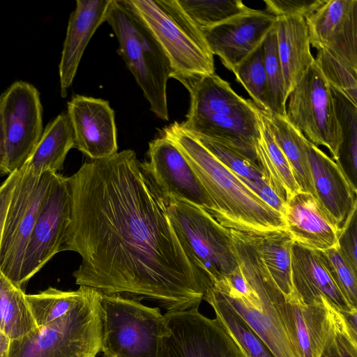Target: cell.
<instances>
[{
    "mask_svg": "<svg viewBox=\"0 0 357 357\" xmlns=\"http://www.w3.org/2000/svg\"><path fill=\"white\" fill-rule=\"evenodd\" d=\"M72 210L63 251L82 259L76 284L151 299L167 312L199 307L212 283L183 250L169 202L131 149L68 177Z\"/></svg>",
    "mask_w": 357,
    "mask_h": 357,
    "instance_id": "obj_1",
    "label": "cell"
},
{
    "mask_svg": "<svg viewBox=\"0 0 357 357\" xmlns=\"http://www.w3.org/2000/svg\"><path fill=\"white\" fill-rule=\"evenodd\" d=\"M101 350L107 357H162L169 328L159 307L100 292Z\"/></svg>",
    "mask_w": 357,
    "mask_h": 357,
    "instance_id": "obj_8",
    "label": "cell"
},
{
    "mask_svg": "<svg viewBox=\"0 0 357 357\" xmlns=\"http://www.w3.org/2000/svg\"><path fill=\"white\" fill-rule=\"evenodd\" d=\"M102 357H107V356H102Z\"/></svg>",
    "mask_w": 357,
    "mask_h": 357,
    "instance_id": "obj_44",
    "label": "cell"
},
{
    "mask_svg": "<svg viewBox=\"0 0 357 357\" xmlns=\"http://www.w3.org/2000/svg\"><path fill=\"white\" fill-rule=\"evenodd\" d=\"M17 174L18 170L12 172L0 185V245L6 214Z\"/></svg>",
    "mask_w": 357,
    "mask_h": 357,
    "instance_id": "obj_42",
    "label": "cell"
},
{
    "mask_svg": "<svg viewBox=\"0 0 357 357\" xmlns=\"http://www.w3.org/2000/svg\"><path fill=\"white\" fill-rule=\"evenodd\" d=\"M188 91L190 107L180 123L190 134L215 141L257 164L261 109L238 95L215 73L178 77Z\"/></svg>",
    "mask_w": 357,
    "mask_h": 357,
    "instance_id": "obj_3",
    "label": "cell"
},
{
    "mask_svg": "<svg viewBox=\"0 0 357 357\" xmlns=\"http://www.w3.org/2000/svg\"><path fill=\"white\" fill-rule=\"evenodd\" d=\"M89 287L79 286L75 291H62L53 287L35 294H26V300L37 327L63 316L87 294Z\"/></svg>",
    "mask_w": 357,
    "mask_h": 357,
    "instance_id": "obj_32",
    "label": "cell"
},
{
    "mask_svg": "<svg viewBox=\"0 0 357 357\" xmlns=\"http://www.w3.org/2000/svg\"><path fill=\"white\" fill-rule=\"evenodd\" d=\"M178 1L183 10L201 31L218 25L248 8L241 0H178Z\"/></svg>",
    "mask_w": 357,
    "mask_h": 357,
    "instance_id": "obj_35",
    "label": "cell"
},
{
    "mask_svg": "<svg viewBox=\"0 0 357 357\" xmlns=\"http://www.w3.org/2000/svg\"><path fill=\"white\" fill-rule=\"evenodd\" d=\"M260 139L256 147L257 165L274 192L283 201L301 191L289 163L276 144L261 109Z\"/></svg>",
    "mask_w": 357,
    "mask_h": 357,
    "instance_id": "obj_26",
    "label": "cell"
},
{
    "mask_svg": "<svg viewBox=\"0 0 357 357\" xmlns=\"http://www.w3.org/2000/svg\"><path fill=\"white\" fill-rule=\"evenodd\" d=\"M289 122L314 145L326 147L337 161L342 142L331 89L314 62L290 92Z\"/></svg>",
    "mask_w": 357,
    "mask_h": 357,
    "instance_id": "obj_11",
    "label": "cell"
},
{
    "mask_svg": "<svg viewBox=\"0 0 357 357\" xmlns=\"http://www.w3.org/2000/svg\"><path fill=\"white\" fill-rule=\"evenodd\" d=\"M67 114L75 147L91 160L109 158L117 153L114 112L107 100L75 95L68 102Z\"/></svg>",
    "mask_w": 357,
    "mask_h": 357,
    "instance_id": "obj_18",
    "label": "cell"
},
{
    "mask_svg": "<svg viewBox=\"0 0 357 357\" xmlns=\"http://www.w3.org/2000/svg\"><path fill=\"white\" fill-rule=\"evenodd\" d=\"M275 22L276 17L266 10L248 8L202 31L211 53L218 56L225 68L234 73L262 44Z\"/></svg>",
    "mask_w": 357,
    "mask_h": 357,
    "instance_id": "obj_17",
    "label": "cell"
},
{
    "mask_svg": "<svg viewBox=\"0 0 357 357\" xmlns=\"http://www.w3.org/2000/svg\"><path fill=\"white\" fill-rule=\"evenodd\" d=\"M198 309L165 314L169 333L162 357H245L221 322Z\"/></svg>",
    "mask_w": 357,
    "mask_h": 357,
    "instance_id": "obj_14",
    "label": "cell"
},
{
    "mask_svg": "<svg viewBox=\"0 0 357 357\" xmlns=\"http://www.w3.org/2000/svg\"><path fill=\"white\" fill-rule=\"evenodd\" d=\"M284 218L294 242L315 250L337 245L340 229L311 194L301 190L287 199Z\"/></svg>",
    "mask_w": 357,
    "mask_h": 357,
    "instance_id": "obj_21",
    "label": "cell"
},
{
    "mask_svg": "<svg viewBox=\"0 0 357 357\" xmlns=\"http://www.w3.org/2000/svg\"><path fill=\"white\" fill-rule=\"evenodd\" d=\"M326 0H264L265 10L275 17L300 16L305 19Z\"/></svg>",
    "mask_w": 357,
    "mask_h": 357,
    "instance_id": "obj_40",
    "label": "cell"
},
{
    "mask_svg": "<svg viewBox=\"0 0 357 357\" xmlns=\"http://www.w3.org/2000/svg\"><path fill=\"white\" fill-rule=\"evenodd\" d=\"M75 147L73 127L67 113H61L50 121L25 163L34 173H57L63 165L68 151Z\"/></svg>",
    "mask_w": 357,
    "mask_h": 357,
    "instance_id": "obj_27",
    "label": "cell"
},
{
    "mask_svg": "<svg viewBox=\"0 0 357 357\" xmlns=\"http://www.w3.org/2000/svg\"><path fill=\"white\" fill-rule=\"evenodd\" d=\"M314 62L330 87L357 105V70L340 63L323 50H317Z\"/></svg>",
    "mask_w": 357,
    "mask_h": 357,
    "instance_id": "obj_37",
    "label": "cell"
},
{
    "mask_svg": "<svg viewBox=\"0 0 357 357\" xmlns=\"http://www.w3.org/2000/svg\"><path fill=\"white\" fill-rule=\"evenodd\" d=\"M167 215L186 256L212 284L238 268L229 229L204 208L171 199Z\"/></svg>",
    "mask_w": 357,
    "mask_h": 357,
    "instance_id": "obj_9",
    "label": "cell"
},
{
    "mask_svg": "<svg viewBox=\"0 0 357 357\" xmlns=\"http://www.w3.org/2000/svg\"><path fill=\"white\" fill-rule=\"evenodd\" d=\"M262 113L272 136L289 163L301 190L311 194L317 199L307 154V138L289 122L286 116L263 110Z\"/></svg>",
    "mask_w": 357,
    "mask_h": 357,
    "instance_id": "obj_25",
    "label": "cell"
},
{
    "mask_svg": "<svg viewBox=\"0 0 357 357\" xmlns=\"http://www.w3.org/2000/svg\"><path fill=\"white\" fill-rule=\"evenodd\" d=\"M291 257L294 289L303 303L313 304L324 298L344 314L357 311L348 303L333 280L318 250L294 241Z\"/></svg>",
    "mask_w": 357,
    "mask_h": 357,
    "instance_id": "obj_22",
    "label": "cell"
},
{
    "mask_svg": "<svg viewBox=\"0 0 357 357\" xmlns=\"http://www.w3.org/2000/svg\"><path fill=\"white\" fill-rule=\"evenodd\" d=\"M204 300L213 307L215 317L245 357H275L259 336L212 287L206 292Z\"/></svg>",
    "mask_w": 357,
    "mask_h": 357,
    "instance_id": "obj_29",
    "label": "cell"
},
{
    "mask_svg": "<svg viewBox=\"0 0 357 357\" xmlns=\"http://www.w3.org/2000/svg\"><path fill=\"white\" fill-rule=\"evenodd\" d=\"M278 53L287 97L314 62L305 19L300 16L276 18Z\"/></svg>",
    "mask_w": 357,
    "mask_h": 357,
    "instance_id": "obj_24",
    "label": "cell"
},
{
    "mask_svg": "<svg viewBox=\"0 0 357 357\" xmlns=\"http://www.w3.org/2000/svg\"><path fill=\"white\" fill-rule=\"evenodd\" d=\"M6 135L3 174L20 169L29 159L43 133L40 93L24 81L13 83L1 96Z\"/></svg>",
    "mask_w": 357,
    "mask_h": 357,
    "instance_id": "obj_12",
    "label": "cell"
},
{
    "mask_svg": "<svg viewBox=\"0 0 357 357\" xmlns=\"http://www.w3.org/2000/svg\"><path fill=\"white\" fill-rule=\"evenodd\" d=\"M234 250L250 291L241 294L225 279L211 287L259 336L275 357H301L284 320L285 296L271 275L254 241L248 237L238 238L234 243Z\"/></svg>",
    "mask_w": 357,
    "mask_h": 357,
    "instance_id": "obj_4",
    "label": "cell"
},
{
    "mask_svg": "<svg viewBox=\"0 0 357 357\" xmlns=\"http://www.w3.org/2000/svg\"><path fill=\"white\" fill-rule=\"evenodd\" d=\"M357 225L356 213H355L347 224L340 229L337 248L351 268L357 272Z\"/></svg>",
    "mask_w": 357,
    "mask_h": 357,
    "instance_id": "obj_41",
    "label": "cell"
},
{
    "mask_svg": "<svg viewBox=\"0 0 357 357\" xmlns=\"http://www.w3.org/2000/svg\"><path fill=\"white\" fill-rule=\"evenodd\" d=\"M149 161L142 163L169 202L176 199L202 207L211 214L212 204L189 162L178 147L162 136L149 144Z\"/></svg>",
    "mask_w": 357,
    "mask_h": 357,
    "instance_id": "obj_15",
    "label": "cell"
},
{
    "mask_svg": "<svg viewBox=\"0 0 357 357\" xmlns=\"http://www.w3.org/2000/svg\"><path fill=\"white\" fill-rule=\"evenodd\" d=\"M54 174H36L26 164L18 169L3 224L0 270L21 289V269L26 248Z\"/></svg>",
    "mask_w": 357,
    "mask_h": 357,
    "instance_id": "obj_10",
    "label": "cell"
},
{
    "mask_svg": "<svg viewBox=\"0 0 357 357\" xmlns=\"http://www.w3.org/2000/svg\"><path fill=\"white\" fill-rule=\"evenodd\" d=\"M112 0H77L71 13L63 42L59 75L61 96L65 98L72 85L83 53L91 37L106 22Z\"/></svg>",
    "mask_w": 357,
    "mask_h": 357,
    "instance_id": "obj_20",
    "label": "cell"
},
{
    "mask_svg": "<svg viewBox=\"0 0 357 357\" xmlns=\"http://www.w3.org/2000/svg\"><path fill=\"white\" fill-rule=\"evenodd\" d=\"M305 22L310 45L357 70L356 0H326Z\"/></svg>",
    "mask_w": 357,
    "mask_h": 357,
    "instance_id": "obj_16",
    "label": "cell"
},
{
    "mask_svg": "<svg viewBox=\"0 0 357 357\" xmlns=\"http://www.w3.org/2000/svg\"><path fill=\"white\" fill-rule=\"evenodd\" d=\"M186 158L212 204L211 215L228 229L264 233L286 229L283 215L264 202L194 136L174 122L162 131Z\"/></svg>",
    "mask_w": 357,
    "mask_h": 357,
    "instance_id": "obj_2",
    "label": "cell"
},
{
    "mask_svg": "<svg viewBox=\"0 0 357 357\" xmlns=\"http://www.w3.org/2000/svg\"><path fill=\"white\" fill-rule=\"evenodd\" d=\"M261 45L237 66L233 73L256 106L267 112V81Z\"/></svg>",
    "mask_w": 357,
    "mask_h": 357,
    "instance_id": "obj_36",
    "label": "cell"
},
{
    "mask_svg": "<svg viewBox=\"0 0 357 357\" xmlns=\"http://www.w3.org/2000/svg\"><path fill=\"white\" fill-rule=\"evenodd\" d=\"M319 357H357V331L338 309Z\"/></svg>",
    "mask_w": 357,
    "mask_h": 357,
    "instance_id": "obj_39",
    "label": "cell"
},
{
    "mask_svg": "<svg viewBox=\"0 0 357 357\" xmlns=\"http://www.w3.org/2000/svg\"><path fill=\"white\" fill-rule=\"evenodd\" d=\"M318 252L324 266L348 303L357 309V272L342 257L336 245L326 250H318Z\"/></svg>",
    "mask_w": 357,
    "mask_h": 357,
    "instance_id": "obj_38",
    "label": "cell"
},
{
    "mask_svg": "<svg viewBox=\"0 0 357 357\" xmlns=\"http://www.w3.org/2000/svg\"><path fill=\"white\" fill-rule=\"evenodd\" d=\"M194 137L258 196L266 188L270 187L256 163L215 141Z\"/></svg>",
    "mask_w": 357,
    "mask_h": 357,
    "instance_id": "obj_34",
    "label": "cell"
},
{
    "mask_svg": "<svg viewBox=\"0 0 357 357\" xmlns=\"http://www.w3.org/2000/svg\"><path fill=\"white\" fill-rule=\"evenodd\" d=\"M307 147L317 202L340 231L356 213V187L318 146L307 140Z\"/></svg>",
    "mask_w": 357,
    "mask_h": 357,
    "instance_id": "obj_19",
    "label": "cell"
},
{
    "mask_svg": "<svg viewBox=\"0 0 357 357\" xmlns=\"http://www.w3.org/2000/svg\"><path fill=\"white\" fill-rule=\"evenodd\" d=\"M36 328L23 289L0 271V333L13 340Z\"/></svg>",
    "mask_w": 357,
    "mask_h": 357,
    "instance_id": "obj_30",
    "label": "cell"
},
{
    "mask_svg": "<svg viewBox=\"0 0 357 357\" xmlns=\"http://www.w3.org/2000/svg\"><path fill=\"white\" fill-rule=\"evenodd\" d=\"M286 301L290 335L301 357H319L337 308L324 298L306 305L296 294Z\"/></svg>",
    "mask_w": 357,
    "mask_h": 357,
    "instance_id": "obj_23",
    "label": "cell"
},
{
    "mask_svg": "<svg viewBox=\"0 0 357 357\" xmlns=\"http://www.w3.org/2000/svg\"><path fill=\"white\" fill-rule=\"evenodd\" d=\"M6 158V135L0 101V174H3Z\"/></svg>",
    "mask_w": 357,
    "mask_h": 357,
    "instance_id": "obj_43",
    "label": "cell"
},
{
    "mask_svg": "<svg viewBox=\"0 0 357 357\" xmlns=\"http://www.w3.org/2000/svg\"><path fill=\"white\" fill-rule=\"evenodd\" d=\"M331 91L342 138L338 159L335 162L350 182L356 187L357 105L340 92L332 89Z\"/></svg>",
    "mask_w": 357,
    "mask_h": 357,
    "instance_id": "obj_31",
    "label": "cell"
},
{
    "mask_svg": "<svg viewBox=\"0 0 357 357\" xmlns=\"http://www.w3.org/2000/svg\"><path fill=\"white\" fill-rule=\"evenodd\" d=\"M100 292L86 296L63 316L10 340L1 357H96L101 350Z\"/></svg>",
    "mask_w": 357,
    "mask_h": 357,
    "instance_id": "obj_7",
    "label": "cell"
},
{
    "mask_svg": "<svg viewBox=\"0 0 357 357\" xmlns=\"http://www.w3.org/2000/svg\"><path fill=\"white\" fill-rule=\"evenodd\" d=\"M167 56L172 78L212 75L214 58L201 29L178 0H123Z\"/></svg>",
    "mask_w": 357,
    "mask_h": 357,
    "instance_id": "obj_5",
    "label": "cell"
},
{
    "mask_svg": "<svg viewBox=\"0 0 357 357\" xmlns=\"http://www.w3.org/2000/svg\"><path fill=\"white\" fill-rule=\"evenodd\" d=\"M252 235L259 255L285 298L294 296L291 257L294 241L290 234L286 229H278L252 232Z\"/></svg>",
    "mask_w": 357,
    "mask_h": 357,
    "instance_id": "obj_28",
    "label": "cell"
},
{
    "mask_svg": "<svg viewBox=\"0 0 357 357\" xmlns=\"http://www.w3.org/2000/svg\"><path fill=\"white\" fill-rule=\"evenodd\" d=\"M106 22L117 38L118 52L149 102L151 111L168 121L167 84L172 67L165 53L123 0H112Z\"/></svg>",
    "mask_w": 357,
    "mask_h": 357,
    "instance_id": "obj_6",
    "label": "cell"
},
{
    "mask_svg": "<svg viewBox=\"0 0 357 357\" xmlns=\"http://www.w3.org/2000/svg\"><path fill=\"white\" fill-rule=\"evenodd\" d=\"M261 49L267 81L266 112L286 116L288 97L278 53L275 24L264 38Z\"/></svg>",
    "mask_w": 357,
    "mask_h": 357,
    "instance_id": "obj_33",
    "label": "cell"
},
{
    "mask_svg": "<svg viewBox=\"0 0 357 357\" xmlns=\"http://www.w3.org/2000/svg\"><path fill=\"white\" fill-rule=\"evenodd\" d=\"M71 210L68 177L55 173L26 248L20 275L22 288L55 255L63 251Z\"/></svg>",
    "mask_w": 357,
    "mask_h": 357,
    "instance_id": "obj_13",
    "label": "cell"
}]
</instances>
